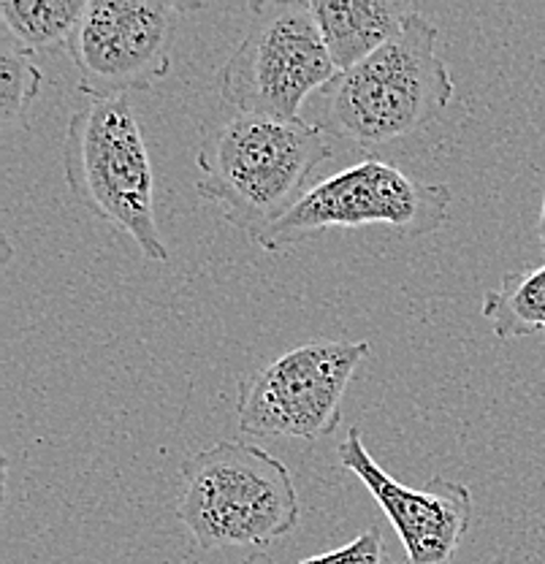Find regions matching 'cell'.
Here are the masks:
<instances>
[{"mask_svg": "<svg viewBox=\"0 0 545 564\" xmlns=\"http://www.w3.org/2000/svg\"><path fill=\"white\" fill-rule=\"evenodd\" d=\"M437 39L435 22L413 11L391 44L359 66L337 70L318 93L315 126L363 150L424 131L456 90Z\"/></svg>", "mask_w": 545, "mask_h": 564, "instance_id": "6da1fadb", "label": "cell"}, {"mask_svg": "<svg viewBox=\"0 0 545 564\" xmlns=\"http://www.w3.org/2000/svg\"><path fill=\"white\" fill-rule=\"evenodd\" d=\"M328 158L315 122L237 115L204 133L196 191L253 239L296 207Z\"/></svg>", "mask_w": 545, "mask_h": 564, "instance_id": "7a4b0ae2", "label": "cell"}, {"mask_svg": "<svg viewBox=\"0 0 545 564\" xmlns=\"http://www.w3.org/2000/svg\"><path fill=\"white\" fill-rule=\"evenodd\" d=\"M177 519L201 551L269 545L298 527L291 469L248 440H220L179 467Z\"/></svg>", "mask_w": 545, "mask_h": 564, "instance_id": "3957f363", "label": "cell"}, {"mask_svg": "<svg viewBox=\"0 0 545 564\" xmlns=\"http://www.w3.org/2000/svg\"><path fill=\"white\" fill-rule=\"evenodd\" d=\"M63 174L76 202L126 234L146 261H168L172 252L157 228L150 150L128 98L92 101L68 120Z\"/></svg>", "mask_w": 545, "mask_h": 564, "instance_id": "277c9868", "label": "cell"}, {"mask_svg": "<svg viewBox=\"0 0 545 564\" xmlns=\"http://www.w3.org/2000/svg\"><path fill=\"white\" fill-rule=\"evenodd\" d=\"M454 193L407 176L394 163L367 158L356 166L315 182L291 212L255 234L266 252H283L331 228L380 226L396 237L421 239L439 231L450 217Z\"/></svg>", "mask_w": 545, "mask_h": 564, "instance_id": "5b68a950", "label": "cell"}, {"mask_svg": "<svg viewBox=\"0 0 545 564\" xmlns=\"http://www.w3.org/2000/svg\"><path fill=\"white\" fill-rule=\"evenodd\" d=\"M253 22L218 74L222 104L237 115L302 120L304 101L337 76L313 3H253Z\"/></svg>", "mask_w": 545, "mask_h": 564, "instance_id": "8992f818", "label": "cell"}, {"mask_svg": "<svg viewBox=\"0 0 545 564\" xmlns=\"http://www.w3.org/2000/svg\"><path fill=\"white\" fill-rule=\"evenodd\" d=\"M369 343L298 345L239 383V432L266 440H320L342 423V402Z\"/></svg>", "mask_w": 545, "mask_h": 564, "instance_id": "52a82bcc", "label": "cell"}, {"mask_svg": "<svg viewBox=\"0 0 545 564\" xmlns=\"http://www.w3.org/2000/svg\"><path fill=\"white\" fill-rule=\"evenodd\" d=\"M179 14V6L163 0H87L68 41L79 90L92 101H115L166 79Z\"/></svg>", "mask_w": 545, "mask_h": 564, "instance_id": "ba28073f", "label": "cell"}, {"mask_svg": "<svg viewBox=\"0 0 545 564\" xmlns=\"http://www.w3.org/2000/svg\"><path fill=\"white\" fill-rule=\"evenodd\" d=\"M337 454L389 516L410 564H448L472 521V494L465 484L435 475L424 489H410L374 462L359 426L350 429Z\"/></svg>", "mask_w": 545, "mask_h": 564, "instance_id": "9c48e42d", "label": "cell"}, {"mask_svg": "<svg viewBox=\"0 0 545 564\" xmlns=\"http://www.w3.org/2000/svg\"><path fill=\"white\" fill-rule=\"evenodd\" d=\"M413 6L400 0H313L326 50L337 70H348L402 33Z\"/></svg>", "mask_w": 545, "mask_h": 564, "instance_id": "30bf717a", "label": "cell"}, {"mask_svg": "<svg viewBox=\"0 0 545 564\" xmlns=\"http://www.w3.org/2000/svg\"><path fill=\"white\" fill-rule=\"evenodd\" d=\"M480 315L491 323L497 339L545 334V263L524 272H508L497 288L483 293Z\"/></svg>", "mask_w": 545, "mask_h": 564, "instance_id": "8fae6325", "label": "cell"}, {"mask_svg": "<svg viewBox=\"0 0 545 564\" xmlns=\"http://www.w3.org/2000/svg\"><path fill=\"white\" fill-rule=\"evenodd\" d=\"M87 0H0L6 35L22 52L68 44L85 17Z\"/></svg>", "mask_w": 545, "mask_h": 564, "instance_id": "7c38bea8", "label": "cell"}, {"mask_svg": "<svg viewBox=\"0 0 545 564\" xmlns=\"http://www.w3.org/2000/svg\"><path fill=\"white\" fill-rule=\"evenodd\" d=\"M44 74L28 52H22L9 35L0 46V115L6 126H25L28 106L39 96Z\"/></svg>", "mask_w": 545, "mask_h": 564, "instance_id": "4fadbf2b", "label": "cell"}, {"mask_svg": "<svg viewBox=\"0 0 545 564\" xmlns=\"http://www.w3.org/2000/svg\"><path fill=\"white\" fill-rule=\"evenodd\" d=\"M298 564H385L383 534H380L378 527H369L350 543L326 551V554L309 556V560H302Z\"/></svg>", "mask_w": 545, "mask_h": 564, "instance_id": "5bb4252c", "label": "cell"}, {"mask_svg": "<svg viewBox=\"0 0 545 564\" xmlns=\"http://www.w3.org/2000/svg\"><path fill=\"white\" fill-rule=\"evenodd\" d=\"M242 564H277V562H274L269 554H261V551H255V554H250Z\"/></svg>", "mask_w": 545, "mask_h": 564, "instance_id": "9a60e30c", "label": "cell"}, {"mask_svg": "<svg viewBox=\"0 0 545 564\" xmlns=\"http://www.w3.org/2000/svg\"><path fill=\"white\" fill-rule=\"evenodd\" d=\"M537 237H541V247L545 252V196H543V209H541V223H537Z\"/></svg>", "mask_w": 545, "mask_h": 564, "instance_id": "2e32d148", "label": "cell"}, {"mask_svg": "<svg viewBox=\"0 0 545 564\" xmlns=\"http://www.w3.org/2000/svg\"><path fill=\"white\" fill-rule=\"evenodd\" d=\"M407 564H410V562H407Z\"/></svg>", "mask_w": 545, "mask_h": 564, "instance_id": "e0dca14e", "label": "cell"}]
</instances>
